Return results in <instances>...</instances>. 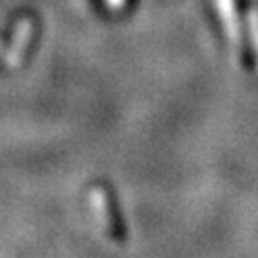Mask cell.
Wrapping results in <instances>:
<instances>
[{"instance_id":"5","label":"cell","mask_w":258,"mask_h":258,"mask_svg":"<svg viewBox=\"0 0 258 258\" xmlns=\"http://www.w3.org/2000/svg\"><path fill=\"white\" fill-rule=\"evenodd\" d=\"M108 5H110L112 9H122V7H124V0H108Z\"/></svg>"},{"instance_id":"3","label":"cell","mask_w":258,"mask_h":258,"mask_svg":"<svg viewBox=\"0 0 258 258\" xmlns=\"http://www.w3.org/2000/svg\"><path fill=\"white\" fill-rule=\"evenodd\" d=\"M92 204H94V208H96V214H98V218L102 220V226L106 228V232H110L112 220H110V212H108L106 193H104L102 189H94V193H92Z\"/></svg>"},{"instance_id":"4","label":"cell","mask_w":258,"mask_h":258,"mask_svg":"<svg viewBox=\"0 0 258 258\" xmlns=\"http://www.w3.org/2000/svg\"><path fill=\"white\" fill-rule=\"evenodd\" d=\"M248 27H250L254 51H256V55H258V11H256V9H252V11L248 13Z\"/></svg>"},{"instance_id":"2","label":"cell","mask_w":258,"mask_h":258,"mask_svg":"<svg viewBox=\"0 0 258 258\" xmlns=\"http://www.w3.org/2000/svg\"><path fill=\"white\" fill-rule=\"evenodd\" d=\"M31 33H33V23H31V19L19 21L17 31H15L13 45H11V49H9L7 57H5L7 66H11V68L19 66V61H21V57H23V51H25V45H27L29 39H31Z\"/></svg>"},{"instance_id":"1","label":"cell","mask_w":258,"mask_h":258,"mask_svg":"<svg viewBox=\"0 0 258 258\" xmlns=\"http://www.w3.org/2000/svg\"><path fill=\"white\" fill-rule=\"evenodd\" d=\"M216 5L220 9V15H222V21H224L228 37L234 43L236 53H240V49H242V31H240V23H238L236 0H216Z\"/></svg>"}]
</instances>
